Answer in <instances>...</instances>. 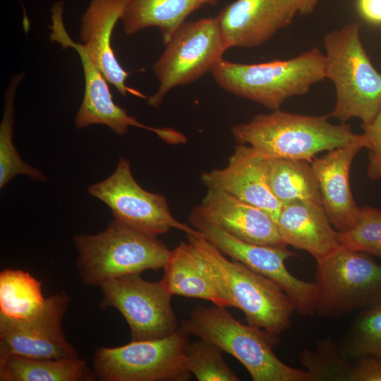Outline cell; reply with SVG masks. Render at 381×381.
Returning <instances> with one entry per match:
<instances>
[{"label":"cell","mask_w":381,"mask_h":381,"mask_svg":"<svg viewBox=\"0 0 381 381\" xmlns=\"http://www.w3.org/2000/svg\"><path fill=\"white\" fill-rule=\"evenodd\" d=\"M202 260L223 307H235L248 324L279 336L290 326L295 310L284 290L272 279L225 258L200 232L187 235Z\"/></svg>","instance_id":"6da1fadb"},{"label":"cell","mask_w":381,"mask_h":381,"mask_svg":"<svg viewBox=\"0 0 381 381\" xmlns=\"http://www.w3.org/2000/svg\"><path fill=\"white\" fill-rule=\"evenodd\" d=\"M238 144L250 145L271 158L311 162L323 151L362 143V134L349 124H333L329 116H310L274 110L231 127Z\"/></svg>","instance_id":"7a4b0ae2"},{"label":"cell","mask_w":381,"mask_h":381,"mask_svg":"<svg viewBox=\"0 0 381 381\" xmlns=\"http://www.w3.org/2000/svg\"><path fill=\"white\" fill-rule=\"evenodd\" d=\"M179 328L188 336L213 343L235 357L253 381H312L306 370L291 367L276 356L278 336L241 323L225 308L196 306Z\"/></svg>","instance_id":"3957f363"},{"label":"cell","mask_w":381,"mask_h":381,"mask_svg":"<svg viewBox=\"0 0 381 381\" xmlns=\"http://www.w3.org/2000/svg\"><path fill=\"white\" fill-rule=\"evenodd\" d=\"M325 58L314 47L288 59L258 64L232 62L222 59L210 73L223 90L258 103L272 111L287 99L308 93L324 80Z\"/></svg>","instance_id":"277c9868"},{"label":"cell","mask_w":381,"mask_h":381,"mask_svg":"<svg viewBox=\"0 0 381 381\" xmlns=\"http://www.w3.org/2000/svg\"><path fill=\"white\" fill-rule=\"evenodd\" d=\"M325 75L335 87L331 116L341 123L352 118L371 122L381 109V73L372 64L360 37V25L349 23L323 38Z\"/></svg>","instance_id":"5b68a950"},{"label":"cell","mask_w":381,"mask_h":381,"mask_svg":"<svg viewBox=\"0 0 381 381\" xmlns=\"http://www.w3.org/2000/svg\"><path fill=\"white\" fill-rule=\"evenodd\" d=\"M76 267L83 282L99 286L122 276L164 268L171 250L151 236L114 219L97 234H76Z\"/></svg>","instance_id":"8992f818"},{"label":"cell","mask_w":381,"mask_h":381,"mask_svg":"<svg viewBox=\"0 0 381 381\" xmlns=\"http://www.w3.org/2000/svg\"><path fill=\"white\" fill-rule=\"evenodd\" d=\"M188 343L179 327L161 339L101 346L93 354V371L100 381H187L192 376L185 364Z\"/></svg>","instance_id":"52a82bcc"},{"label":"cell","mask_w":381,"mask_h":381,"mask_svg":"<svg viewBox=\"0 0 381 381\" xmlns=\"http://www.w3.org/2000/svg\"><path fill=\"white\" fill-rule=\"evenodd\" d=\"M165 46L153 65L159 82L157 90L147 99L153 107H158L171 89L210 73L229 49L217 17L185 22Z\"/></svg>","instance_id":"ba28073f"},{"label":"cell","mask_w":381,"mask_h":381,"mask_svg":"<svg viewBox=\"0 0 381 381\" xmlns=\"http://www.w3.org/2000/svg\"><path fill=\"white\" fill-rule=\"evenodd\" d=\"M316 262V313L337 318L376 303L381 295V265L366 253L341 246Z\"/></svg>","instance_id":"9c48e42d"},{"label":"cell","mask_w":381,"mask_h":381,"mask_svg":"<svg viewBox=\"0 0 381 381\" xmlns=\"http://www.w3.org/2000/svg\"><path fill=\"white\" fill-rule=\"evenodd\" d=\"M193 227L222 253L276 282L291 300L296 311L304 316L316 313L318 289L315 282L301 280L286 268L285 261L296 256L286 248L258 245L226 232L196 207L190 214Z\"/></svg>","instance_id":"30bf717a"},{"label":"cell","mask_w":381,"mask_h":381,"mask_svg":"<svg viewBox=\"0 0 381 381\" xmlns=\"http://www.w3.org/2000/svg\"><path fill=\"white\" fill-rule=\"evenodd\" d=\"M87 191L109 207L114 219L145 234L157 237L173 228L186 235L200 233L173 216L164 195L143 189L133 178L129 161L122 156L114 172L90 186Z\"/></svg>","instance_id":"8fae6325"},{"label":"cell","mask_w":381,"mask_h":381,"mask_svg":"<svg viewBox=\"0 0 381 381\" xmlns=\"http://www.w3.org/2000/svg\"><path fill=\"white\" fill-rule=\"evenodd\" d=\"M102 310L114 308L131 329V341L161 339L178 330L171 294L162 281L148 282L140 273L115 278L100 286Z\"/></svg>","instance_id":"7c38bea8"},{"label":"cell","mask_w":381,"mask_h":381,"mask_svg":"<svg viewBox=\"0 0 381 381\" xmlns=\"http://www.w3.org/2000/svg\"><path fill=\"white\" fill-rule=\"evenodd\" d=\"M71 298L65 292L45 298L41 310L23 319L0 313V356L16 354L35 358L79 356L62 330Z\"/></svg>","instance_id":"4fadbf2b"},{"label":"cell","mask_w":381,"mask_h":381,"mask_svg":"<svg viewBox=\"0 0 381 381\" xmlns=\"http://www.w3.org/2000/svg\"><path fill=\"white\" fill-rule=\"evenodd\" d=\"M63 4L55 3L52 8L50 39L64 49H75L80 57L85 78L83 100L75 119V127L83 128L92 124L108 126L119 135L128 133L130 126H135L155 133L159 136L162 128L147 126L116 104L103 73L91 60L80 43L73 40L68 34L62 18Z\"/></svg>","instance_id":"5bb4252c"},{"label":"cell","mask_w":381,"mask_h":381,"mask_svg":"<svg viewBox=\"0 0 381 381\" xmlns=\"http://www.w3.org/2000/svg\"><path fill=\"white\" fill-rule=\"evenodd\" d=\"M270 159L250 145L238 144L224 168L203 173L201 180L207 188L226 192L253 205L277 222L282 205L270 186Z\"/></svg>","instance_id":"9a60e30c"},{"label":"cell","mask_w":381,"mask_h":381,"mask_svg":"<svg viewBox=\"0 0 381 381\" xmlns=\"http://www.w3.org/2000/svg\"><path fill=\"white\" fill-rule=\"evenodd\" d=\"M301 0H235L216 16L229 47L254 48L289 25Z\"/></svg>","instance_id":"2e32d148"},{"label":"cell","mask_w":381,"mask_h":381,"mask_svg":"<svg viewBox=\"0 0 381 381\" xmlns=\"http://www.w3.org/2000/svg\"><path fill=\"white\" fill-rule=\"evenodd\" d=\"M364 144L336 148L310 162L315 174L322 206L332 226L346 232L358 222L359 207L351 193L349 175L352 162Z\"/></svg>","instance_id":"e0dca14e"},{"label":"cell","mask_w":381,"mask_h":381,"mask_svg":"<svg viewBox=\"0 0 381 381\" xmlns=\"http://www.w3.org/2000/svg\"><path fill=\"white\" fill-rule=\"evenodd\" d=\"M127 1L91 0L81 18L80 42L108 83L121 95L130 93L145 98L126 85L128 73L119 63L111 47L114 28L122 17Z\"/></svg>","instance_id":"ac0fdd59"},{"label":"cell","mask_w":381,"mask_h":381,"mask_svg":"<svg viewBox=\"0 0 381 381\" xmlns=\"http://www.w3.org/2000/svg\"><path fill=\"white\" fill-rule=\"evenodd\" d=\"M200 207L217 225L239 239L276 248L287 246L270 215L226 192L208 188Z\"/></svg>","instance_id":"d6986e66"},{"label":"cell","mask_w":381,"mask_h":381,"mask_svg":"<svg viewBox=\"0 0 381 381\" xmlns=\"http://www.w3.org/2000/svg\"><path fill=\"white\" fill-rule=\"evenodd\" d=\"M277 224L287 246L308 252L316 261L341 246L338 231L318 202L301 200L283 205Z\"/></svg>","instance_id":"ffe728a7"},{"label":"cell","mask_w":381,"mask_h":381,"mask_svg":"<svg viewBox=\"0 0 381 381\" xmlns=\"http://www.w3.org/2000/svg\"><path fill=\"white\" fill-rule=\"evenodd\" d=\"M219 0H128L121 20L125 34L134 35L145 28L159 29L166 44L193 12Z\"/></svg>","instance_id":"44dd1931"},{"label":"cell","mask_w":381,"mask_h":381,"mask_svg":"<svg viewBox=\"0 0 381 381\" xmlns=\"http://www.w3.org/2000/svg\"><path fill=\"white\" fill-rule=\"evenodd\" d=\"M164 270L162 281L171 295L210 301L223 307L202 260L189 242H181L171 251Z\"/></svg>","instance_id":"7402d4cb"},{"label":"cell","mask_w":381,"mask_h":381,"mask_svg":"<svg viewBox=\"0 0 381 381\" xmlns=\"http://www.w3.org/2000/svg\"><path fill=\"white\" fill-rule=\"evenodd\" d=\"M86 361L78 357L35 358L16 354L0 356L1 381H94Z\"/></svg>","instance_id":"603a6c76"},{"label":"cell","mask_w":381,"mask_h":381,"mask_svg":"<svg viewBox=\"0 0 381 381\" xmlns=\"http://www.w3.org/2000/svg\"><path fill=\"white\" fill-rule=\"evenodd\" d=\"M269 183L273 195L282 205L301 200L321 203L318 181L307 161L271 158Z\"/></svg>","instance_id":"cb8c5ba5"},{"label":"cell","mask_w":381,"mask_h":381,"mask_svg":"<svg viewBox=\"0 0 381 381\" xmlns=\"http://www.w3.org/2000/svg\"><path fill=\"white\" fill-rule=\"evenodd\" d=\"M45 301L40 282L29 272L6 269L0 272V313L23 319L37 313Z\"/></svg>","instance_id":"d4e9b609"},{"label":"cell","mask_w":381,"mask_h":381,"mask_svg":"<svg viewBox=\"0 0 381 381\" xmlns=\"http://www.w3.org/2000/svg\"><path fill=\"white\" fill-rule=\"evenodd\" d=\"M24 73L14 75L4 95V108L0 124V188L4 187L17 175H26L33 181H45L47 178L38 169L25 163L13 143L15 95Z\"/></svg>","instance_id":"484cf974"},{"label":"cell","mask_w":381,"mask_h":381,"mask_svg":"<svg viewBox=\"0 0 381 381\" xmlns=\"http://www.w3.org/2000/svg\"><path fill=\"white\" fill-rule=\"evenodd\" d=\"M299 359L312 381H349L354 360L332 338L319 340L314 349L303 350Z\"/></svg>","instance_id":"4316f807"},{"label":"cell","mask_w":381,"mask_h":381,"mask_svg":"<svg viewBox=\"0 0 381 381\" xmlns=\"http://www.w3.org/2000/svg\"><path fill=\"white\" fill-rule=\"evenodd\" d=\"M341 346L353 359L371 356L381 360V303L372 305L358 315Z\"/></svg>","instance_id":"83f0119b"},{"label":"cell","mask_w":381,"mask_h":381,"mask_svg":"<svg viewBox=\"0 0 381 381\" xmlns=\"http://www.w3.org/2000/svg\"><path fill=\"white\" fill-rule=\"evenodd\" d=\"M217 345L205 339L188 343L185 364L198 381H238L240 378L228 366Z\"/></svg>","instance_id":"f1b7e54d"},{"label":"cell","mask_w":381,"mask_h":381,"mask_svg":"<svg viewBox=\"0 0 381 381\" xmlns=\"http://www.w3.org/2000/svg\"><path fill=\"white\" fill-rule=\"evenodd\" d=\"M338 239L346 248L381 258V211L368 206L361 207L358 224L350 231L338 232Z\"/></svg>","instance_id":"f546056e"},{"label":"cell","mask_w":381,"mask_h":381,"mask_svg":"<svg viewBox=\"0 0 381 381\" xmlns=\"http://www.w3.org/2000/svg\"><path fill=\"white\" fill-rule=\"evenodd\" d=\"M365 148L368 150L367 175L372 180L381 179V109L369 123L362 124Z\"/></svg>","instance_id":"4dcf8cb0"},{"label":"cell","mask_w":381,"mask_h":381,"mask_svg":"<svg viewBox=\"0 0 381 381\" xmlns=\"http://www.w3.org/2000/svg\"><path fill=\"white\" fill-rule=\"evenodd\" d=\"M349 381H381V360L371 356L355 358Z\"/></svg>","instance_id":"1f68e13d"},{"label":"cell","mask_w":381,"mask_h":381,"mask_svg":"<svg viewBox=\"0 0 381 381\" xmlns=\"http://www.w3.org/2000/svg\"><path fill=\"white\" fill-rule=\"evenodd\" d=\"M357 9L366 21L381 25V0H356Z\"/></svg>","instance_id":"d6a6232c"},{"label":"cell","mask_w":381,"mask_h":381,"mask_svg":"<svg viewBox=\"0 0 381 381\" xmlns=\"http://www.w3.org/2000/svg\"><path fill=\"white\" fill-rule=\"evenodd\" d=\"M318 0H301L300 13L310 14L315 8Z\"/></svg>","instance_id":"836d02e7"},{"label":"cell","mask_w":381,"mask_h":381,"mask_svg":"<svg viewBox=\"0 0 381 381\" xmlns=\"http://www.w3.org/2000/svg\"><path fill=\"white\" fill-rule=\"evenodd\" d=\"M376 303H381V295L379 297L378 300L377 301Z\"/></svg>","instance_id":"e575fe53"}]
</instances>
